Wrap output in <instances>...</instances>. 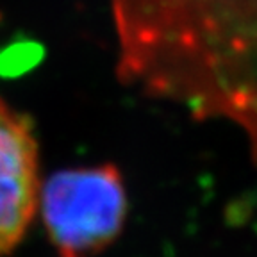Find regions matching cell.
<instances>
[{"mask_svg": "<svg viewBox=\"0 0 257 257\" xmlns=\"http://www.w3.org/2000/svg\"><path fill=\"white\" fill-rule=\"evenodd\" d=\"M112 20L125 84L229 121L257 157V0H112Z\"/></svg>", "mask_w": 257, "mask_h": 257, "instance_id": "cell-1", "label": "cell"}, {"mask_svg": "<svg viewBox=\"0 0 257 257\" xmlns=\"http://www.w3.org/2000/svg\"><path fill=\"white\" fill-rule=\"evenodd\" d=\"M43 221L56 257H95L120 236L127 193L114 165L54 173L41 195Z\"/></svg>", "mask_w": 257, "mask_h": 257, "instance_id": "cell-2", "label": "cell"}, {"mask_svg": "<svg viewBox=\"0 0 257 257\" xmlns=\"http://www.w3.org/2000/svg\"><path fill=\"white\" fill-rule=\"evenodd\" d=\"M38 143L24 112L0 98V257L27 232L38 207Z\"/></svg>", "mask_w": 257, "mask_h": 257, "instance_id": "cell-3", "label": "cell"}]
</instances>
